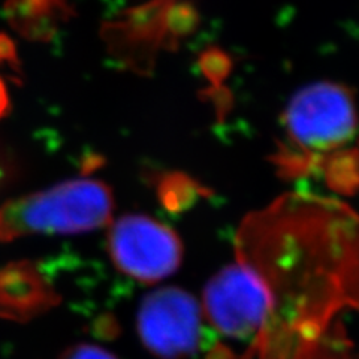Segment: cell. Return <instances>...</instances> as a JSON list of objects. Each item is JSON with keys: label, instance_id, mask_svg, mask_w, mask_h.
<instances>
[{"label": "cell", "instance_id": "obj_7", "mask_svg": "<svg viewBox=\"0 0 359 359\" xmlns=\"http://www.w3.org/2000/svg\"><path fill=\"white\" fill-rule=\"evenodd\" d=\"M320 172L332 189L353 192L359 187V151L344 150L331 156Z\"/></svg>", "mask_w": 359, "mask_h": 359}, {"label": "cell", "instance_id": "obj_4", "mask_svg": "<svg viewBox=\"0 0 359 359\" xmlns=\"http://www.w3.org/2000/svg\"><path fill=\"white\" fill-rule=\"evenodd\" d=\"M137 327L144 346L162 359H184L207 344L199 304L178 287L157 289L145 297Z\"/></svg>", "mask_w": 359, "mask_h": 359}, {"label": "cell", "instance_id": "obj_8", "mask_svg": "<svg viewBox=\"0 0 359 359\" xmlns=\"http://www.w3.org/2000/svg\"><path fill=\"white\" fill-rule=\"evenodd\" d=\"M301 359H359L341 325L335 322Z\"/></svg>", "mask_w": 359, "mask_h": 359}, {"label": "cell", "instance_id": "obj_3", "mask_svg": "<svg viewBox=\"0 0 359 359\" xmlns=\"http://www.w3.org/2000/svg\"><path fill=\"white\" fill-rule=\"evenodd\" d=\"M114 210L109 187L75 178L42 192L9 201L0 208V241L36 233H83L107 226Z\"/></svg>", "mask_w": 359, "mask_h": 359}, {"label": "cell", "instance_id": "obj_6", "mask_svg": "<svg viewBox=\"0 0 359 359\" xmlns=\"http://www.w3.org/2000/svg\"><path fill=\"white\" fill-rule=\"evenodd\" d=\"M204 307L220 334L253 346L266 325L269 302L257 277L235 262L207 283Z\"/></svg>", "mask_w": 359, "mask_h": 359}, {"label": "cell", "instance_id": "obj_1", "mask_svg": "<svg viewBox=\"0 0 359 359\" xmlns=\"http://www.w3.org/2000/svg\"><path fill=\"white\" fill-rule=\"evenodd\" d=\"M235 252L269 302L265 328L243 359H301L337 314L359 310V215L340 201L280 196L241 222Z\"/></svg>", "mask_w": 359, "mask_h": 359}, {"label": "cell", "instance_id": "obj_5", "mask_svg": "<svg viewBox=\"0 0 359 359\" xmlns=\"http://www.w3.org/2000/svg\"><path fill=\"white\" fill-rule=\"evenodd\" d=\"M108 250L123 274L144 283H156L174 274L183 257L178 235L142 215H128L112 224Z\"/></svg>", "mask_w": 359, "mask_h": 359}, {"label": "cell", "instance_id": "obj_2", "mask_svg": "<svg viewBox=\"0 0 359 359\" xmlns=\"http://www.w3.org/2000/svg\"><path fill=\"white\" fill-rule=\"evenodd\" d=\"M286 141L274 156L278 174L299 178L322 171L331 156L344 151L358 132L353 96L339 84L302 88L285 112Z\"/></svg>", "mask_w": 359, "mask_h": 359}]
</instances>
